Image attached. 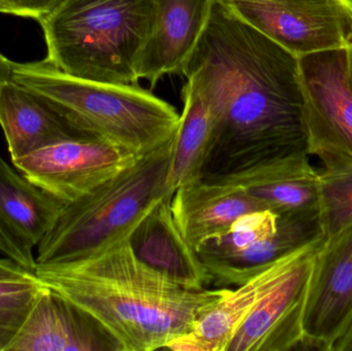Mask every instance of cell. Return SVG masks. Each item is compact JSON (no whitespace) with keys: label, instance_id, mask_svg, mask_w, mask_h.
Segmentation results:
<instances>
[{"label":"cell","instance_id":"obj_14","mask_svg":"<svg viewBox=\"0 0 352 351\" xmlns=\"http://www.w3.org/2000/svg\"><path fill=\"white\" fill-rule=\"evenodd\" d=\"M171 210L178 230L195 251L244 214L267 210L238 185L204 177L177 188Z\"/></svg>","mask_w":352,"mask_h":351},{"label":"cell","instance_id":"obj_19","mask_svg":"<svg viewBox=\"0 0 352 351\" xmlns=\"http://www.w3.org/2000/svg\"><path fill=\"white\" fill-rule=\"evenodd\" d=\"M63 205L12 170L0 157V220L24 245L37 247Z\"/></svg>","mask_w":352,"mask_h":351},{"label":"cell","instance_id":"obj_25","mask_svg":"<svg viewBox=\"0 0 352 351\" xmlns=\"http://www.w3.org/2000/svg\"><path fill=\"white\" fill-rule=\"evenodd\" d=\"M26 315H0V351H6Z\"/></svg>","mask_w":352,"mask_h":351},{"label":"cell","instance_id":"obj_5","mask_svg":"<svg viewBox=\"0 0 352 351\" xmlns=\"http://www.w3.org/2000/svg\"><path fill=\"white\" fill-rule=\"evenodd\" d=\"M10 80L63 103L82 131L136 156L175 138V106L138 84H105L72 78L45 60L12 63Z\"/></svg>","mask_w":352,"mask_h":351},{"label":"cell","instance_id":"obj_17","mask_svg":"<svg viewBox=\"0 0 352 351\" xmlns=\"http://www.w3.org/2000/svg\"><path fill=\"white\" fill-rule=\"evenodd\" d=\"M173 196H165L148 212L130 235V243L136 256L157 271L186 288L201 290L210 284L208 272L178 230Z\"/></svg>","mask_w":352,"mask_h":351},{"label":"cell","instance_id":"obj_28","mask_svg":"<svg viewBox=\"0 0 352 351\" xmlns=\"http://www.w3.org/2000/svg\"><path fill=\"white\" fill-rule=\"evenodd\" d=\"M12 62L6 59V57L0 54V86L6 80H10L12 74Z\"/></svg>","mask_w":352,"mask_h":351},{"label":"cell","instance_id":"obj_27","mask_svg":"<svg viewBox=\"0 0 352 351\" xmlns=\"http://www.w3.org/2000/svg\"><path fill=\"white\" fill-rule=\"evenodd\" d=\"M333 351H352V325L346 333L337 341Z\"/></svg>","mask_w":352,"mask_h":351},{"label":"cell","instance_id":"obj_23","mask_svg":"<svg viewBox=\"0 0 352 351\" xmlns=\"http://www.w3.org/2000/svg\"><path fill=\"white\" fill-rule=\"evenodd\" d=\"M0 253L34 273L36 260L33 257L32 249L27 247L16 235L12 234V231L1 220H0Z\"/></svg>","mask_w":352,"mask_h":351},{"label":"cell","instance_id":"obj_24","mask_svg":"<svg viewBox=\"0 0 352 351\" xmlns=\"http://www.w3.org/2000/svg\"><path fill=\"white\" fill-rule=\"evenodd\" d=\"M62 0H0V12L38 21L51 12Z\"/></svg>","mask_w":352,"mask_h":351},{"label":"cell","instance_id":"obj_29","mask_svg":"<svg viewBox=\"0 0 352 351\" xmlns=\"http://www.w3.org/2000/svg\"><path fill=\"white\" fill-rule=\"evenodd\" d=\"M347 64H349V73L351 78L352 84V43L349 47H347Z\"/></svg>","mask_w":352,"mask_h":351},{"label":"cell","instance_id":"obj_8","mask_svg":"<svg viewBox=\"0 0 352 351\" xmlns=\"http://www.w3.org/2000/svg\"><path fill=\"white\" fill-rule=\"evenodd\" d=\"M138 156L101 138L66 140L12 160L31 183L63 203L117 174Z\"/></svg>","mask_w":352,"mask_h":351},{"label":"cell","instance_id":"obj_1","mask_svg":"<svg viewBox=\"0 0 352 351\" xmlns=\"http://www.w3.org/2000/svg\"><path fill=\"white\" fill-rule=\"evenodd\" d=\"M182 74L202 97L212 122L202 177L308 152L299 58L219 0Z\"/></svg>","mask_w":352,"mask_h":351},{"label":"cell","instance_id":"obj_9","mask_svg":"<svg viewBox=\"0 0 352 351\" xmlns=\"http://www.w3.org/2000/svg\"><path fill=\"white\" fill-rule=\"evenodd\" d=\"M326 237L306 243L293 265L256 303L227 351H289L301 348L304 313L316 253Z\"/></svg>","mask_w":352,"mask_h":351},{"label":"cell","instance_id":"obj_26","mask_svg":"<svg viewBox=\"0 0 352 351\" xmlns=\"http://www.w3.org/2000/svg\"><path fill=\"white\" fill-rule=\"evenodd\" d=\"M36 278L35 273L29 271L12 259H0V280H26Z\"/></svg>","mask_w":352,"mask_h":351},{"label":"cell","instance_id":"obj_21","mask_svg":"<svg viewBox=\"0 0 352 351\" xmlns=\"http://www.w3.org/2000/svg\"><path fill=\"white\" fill-rule=\"evenodd\" d=\"M276 230V214L271 210L250 212L238 218L223 234L203 243L196 251L200 260L228 257L269 238Z\"/></svg>","mask_w":352,"mask_h":351},{"label":"cell","instance_id":"obj_16","mask_svg":"<svg viewBox=\"0 0 352 351\" xmlns=\"http://www.w3.org/2000/svg\"><path fill=\"white\" fill-rule=\"evenodd\" d=\"M304 245L275 260L245 284L236 286L235 290H230L196 321L190 332L176 338L165 350L227 351L240 326L260 299L293 265Z\"/></svg>","mask_w":352,"mask_h":351},{"label":"cell","instance_id":"obj_18","mask_svg":"<svg viewBox=\"0 0 352 351\" xmlns=\"http://www.w3.org/2000/svg\"><path fill=\"white\" fill-rule=\"evenodd\" d=\"M318 237H324L320 216H277L276 232L269 238L235 255L201 262L210 284L219 288L239 286L275 260Z\"/></svg>","mask_w":352,"mask_h":351},{"label":"cell","instance_id":"obj_2","mask_svg":"<svg viewBox=\"0 0 352 351\" xmlns=\"http://www.w3.org/2000/svg\"><path fill=\"white\" fill-rule=\"evenodd\" d=\"M36 278L95 317L123 351L165 350L186 335L230 288H186L142 262L129 237Z\"/></svg>","mask_w":352,"mask_h":351},{"label":"cell","instance_id":"obj_10","mask_svg":"<svg viewBox=\"0 0 352 351\" xmlns=\"http://www.w3.org/2000/svg\"><path fill=\"white\" fill-rule=\"evenodd\" d=\"M352 325V222L326 237L316 253L301 348L333 351Z\"/></svg>","mask_w":352,"mask_h":351},{"label":"cell","instance_id":"obj_7","mask_svg":"<svg viewBox=\"0 0 352 351\" xmlns=\"http://www.w3.org/2000/svg\"><path fill=\"white\" fill-rule=\"evenodd\" d=\"M219 1L298 58L347 49L352 43V0Z\"/></svg>","mask_w":352,"mask_h":351},{"label":"cell","instance_id":"obj_6","mask_svg":"<svg viewBox=\"0 0 352 351\" xmlns=\"http://www.w3.org/2000/svg\"><path fill=\"white\" fill-rule=\"evenodd\" d=\"M309 156L324 169L352 165V84L347 49L299 58Z\"/></svg>","mask_w":352,"mask_h":351},{"label":"cell","instance_id":"obj_22","mask_svg":"<svg viewBox=\"0 0 352 351\" xmlns=\"http://www.w3.org/2000/svg\"><path fill=\"white\" fill-rule=\"evenodd\" d=\"M320 222L324 237L352 222V165L320 172Z\"/></svg>","mask_w":352,"mask_h":351},{"label":"cell","instance_id":"obj_13","mask_svg":"<svg viewBox=\"0 0 352 351\" xmlns=\"http://www.w3.org/2000/svg\"><path fill=\"white\" fill-rule=\"evenodd\" d=\"M217 179L241 188L277 216H320V172L306 150L265 161Z\"/></svg>","mask_w":352,"mask_h":351},{"label":"cell","instance_id":"obj_20","mask_svg":"<svg viewBox=\"0 0 352 351\" xmlns=\"http://www.w3.org/2000/svg\"><path fill=\"white\" fill-rule=\"evenodd\" d=\"M182 97L184 109L176 132L170 174L173 192L202 177L212 144V122L202 97L188 82L182 87Z\"/></svg>","mask_w":352,"mask_h":351},{"label":"cell","instance_id":"obj_4","mask_svg":"<svg viewBox=\"0 0 352 351\" xmlns=\"http://www.w3.org/2000/svg\"><path fill=\"white\" fill-rule=\"evenodd\" d=\"M175 141V136L86 195L64 203L37 245L36 265L80 261L130 237L162 198L175 194L170 187Z\"/></svg>","mask_w":352,"mask_h":351},{"label":"cell","instance_id":"obj_3","mask_svg":"<svg viewBox=\"0 0 352 351\" xmlns=\"http://www.w3.org/2000/svg\"><path fill=\"white\" fill-rule=\"evenodd\" d=\"M45 61L80 80L138 84L156 24L155 0H62L39 19Z\"/></svg>","mask_w":352,"mask_h":351},{"label":"cell","instance_id":"obj_11","mask_svg":"<svg viewBox=\"0 0 352 351\" xmlns=\"http://www.w3.org/2000/svg\"><path fill=\"white\" fill-rule=\"evenodd\" d=\"M6 351H123L82 307L43 284Z\"/></svg>","mask_w":352,"mask_h":351},{"label":"cell","instance_id":"obj_12","mask_svg":"<svg viewBox=\"0 0 352 351\" xmlns=\"http://www.w3.org/2000/svg\"><path fill=\"white\" fill-rule=\"evenodd\" d=\"M0 126L12 160L66 140L92 137L63 103L12 80L0 86Z\"/></svg>","mask_w":352,"mask_h":351},{"label":"cell","instance_id":"obj_15","mask_svg":"<svg viewBox=\"0 0 352 351\" xmlns=\"http://www.w3.org/2000/svg\"><path fill=\"white\" fill-rule=\"evenodd\" d=\"M217 0H155L156 24L140 78L154 87L166 74H182L202 37Z\"/></svg>","mask_w":352,"mask_h":351}]
</instances>
